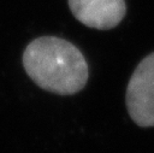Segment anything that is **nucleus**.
I'll list each match as a JSON object with an SVG mask.
<instances>
[{
    "mask_svg": "<svg viewBox=\"0 0 154 153\" xmlns=\"http://www.w3.org/2000/svg\"><path fill=\"white\" fill-rule=\"evenodd\" d=\"M23 66L36 86L53 94L73 95L88 81V64L81 51L57 36L32 40L23 53Z\"/></svg>",
    "mask_w": 154,
    "mask_h": 153,
    "instance_id": "f257e3e1",
    "label": "nucleus"
},
{
    "mask_svg": "<svg viewBox=\"0 0 154 153\" xmlns=\"http://www.w3.org/2000/svg\"><path fill=\"white\" fill-rule=\"evenodd\" d=\"M125 101L135 124L142 128L154 126V52L144 57L132 72Z\"/></svg>",
    "mask_w": 154,
    "mask_h": 153,
    "instance_id": "f03ea898",
    "label": "nucleus"
},
{
    "mask_svg": "<svg viewBox=\"0 0 154 153\" xmlns=\"http://www.w3.org/2000/svg\"><path fill=\"white\" fill-rule=\"evenodd\" d=\"M69 7L78 22L99 30L117 27L126 13L124 0H69Z\"/></svg>",
    "mask_w": 154,
    "mask_h": 153,
    "instance_id": "7ed1b4c3",
    "label": "nucleus"
}]
</instances>
